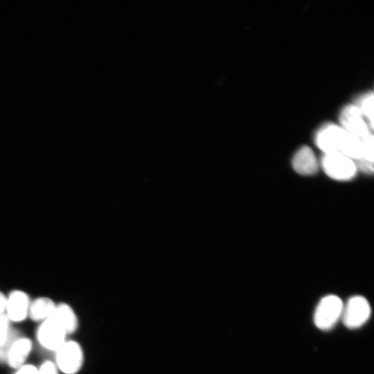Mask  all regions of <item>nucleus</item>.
<instances>
[{
    "mask_svg": "<svg viewBox=\"0 0 374 374\" xmlns=\"http://www.w3.org/2000/svg\"><path fill=\"white\" fill-rule=\"evenodd\" d=\"M38 374H58V371L55 364L46 361L38 369Z\"/></svg>",
    "mask_w": 374,
    "mask_h": 374,
    "instance_id": "nucleus-16",
    "label": "nucleus"
},
{
    "mask_svg": "<svg viewBox=\"0 0 374 374\" xmlns=\"http://www.w3.org/2000/svg\"><path fill=\"white\" fill-rule=\"evenodd\" d=\"M371 308L369 302L362 296H354L344 305L342 318L345 325L351 330L364 325L369 319Z\"/></svg>",
    "mask_w": 374,
    "mask_h": 374,
    "instance_id": "nucleus-3",
    "label": "nucleus"
},
{
    "mask_svg": "<svg viewBox=\"0 0 374 374\" xmlns=\"http://www.w3.org/2000/svg\"><path fill=\"white\" fill-rule=\"evenodd\" d=\"M340 119L341 127L360 139L371 134L369 126L356 105H349L345 107L341 112Z\"/></svg>",
    "mask_w": 374,
    "mask_h": 374,
    "instance_id": "nucleus-7",
    "label": "nucleus"
},
{
    "mask_svg": "<svg viewBox=\"0 0 374 374\" xmlns=\"http://www.w3.org/2000/svg\"><path fill=\"white\" fill-rule=\"evenodd\" d=\"M67 335L62 325L53 317L44 320L38 330L40 343L51 351H57L66 342Z\"/></svg>",
    "mask_w": 374,
    "mask_h": 374,
    "instance_id": "nucleus-5",
    "label": "nucleus"
},
{
    "mask_svg": "<svg viewBox=\"0 0 374 374\" xmlns=\"http://www.w3.org/2000/svg\"><path fill=\"white\" fill-rule=\"evenodd\" d=\"M347 132L341 126L330 124L317 132L315 142L325 154L340 153Z\"/></svg>",
    "mask_w": 374,
    "mask_h": 374,
    "instance_id": "nucleus-4",
    "label": "nucleus"
},
{
    "mask_svg": "<svg viewBox=\"0 0 374 374\" xmlns=\"http://www.w3.org/2000/svg\"><path fill=\"white\" fill-rule=\"evenodd\" d=\"M56 306L49 298H38L30 304L28 315L35 322L44 321L52 316Z\"/></svg>",
    "mask_w": 374,
    "mask_h": 374,
    "instance_id": "nucleus-12",
    "label": "nucleus"
},
{
    "mask_svg": "<svg viewBox=\"0 0 374 374\" xmlns=\"http://www.w3.org/2000/svg\"><path fill=\"white\" fill-rule=\"evenodd\" d=\"M51 317L55 318L66 330L67 334L75 333L78 328V319L73 309L66 304L57 305Z\"/></svg>",
    "mask_w": 374,
    "mask_h": 374,
    "instance_id": "nucleus-11",
    "label": "nucleus"
},
{
    "mask_svg": "<svg viewBox=\"0 0 374 374\" xmlns=\"http://www.w3.org/2000/svg\"><path fill=\"white\" fill-rule=\"evenodd\" d=\"M32 348L31 341L28 338H20L12 345L7 362L14 369H19L24 365Z\"/></svg>",
    "mask_w": 374,
    "mask_h": 374,
    "instance_id": "nucleus-10",
    "label": "nucleus"
},
{
    "mask_svg": "<svg viewBox=\"0 0 374 374\" xmlns=\"http://www.w3.org/2000/svg\"><path fill=\"white\" fill-rule=\"evenodd\" d=\"M30 306L28 295L21 291H14L8 298L7 316L13 322H22L28 316Z\"/></svg>",
    "mask_w": 374,
    "mask_h": 374,
    "instance_id": "nucleus-8",
    "label": "nucleus"
},
{
    "mask_svg": "<svg viewBox=\"0 0 374 374\" xmlns=\"http://www.w3.org/2000/svg\"><path fill=\"white\" fill-rule=\"evenodd\" d=\"M322 167L328 176L338 181H350L358 172L354 160L338 152L325 154Z\"/></svg>",
    "mask_w": 374,
    "mask_h": 374,
    "instance_id": "nucleus-2",
    "label": "nucleus"
},
{
    "mask_svg": "<svg viewBox=\"0 0 374 374\" xmlns=\"http://www.w3.org/2000/svg\"><path fill=\"white\" fill-rule=\"evenodd\" d=\"M362 141V158L373 163V145L374 139L372 134L369 135Z\"/></svg>",
    "mask_w": 374,
    "mask_h": 374,
    "instance_id": "nucleus-14",
    "label": "nucleus"
},
{
    "mask_svg": "<svg viewBox=\"0 0 374 374\" xmlns=\"http://www.w3.org/2000/svg\"><path fill=\"white\" fill-rule=\"evenodd\" d=\"M16 374H38V369L33 365H23Z\"/></svg>",
    "mask_w": 374,
    "mask_h": 374,
    "instance_id": "nucleus-17",
    "label": "nucleus"
},
{
    "mask_svg": "<svg viewBox=\"0 0 374 374\" xmlns=\"http://www.w3.org/2000/svg\"><path fill=\"white\" fill-rule=\"evenodd\" d=\"M57 352V362L62 371L66 374H76L79 371L83 362V353L77 343L66 342Z\"/></svg>",
    "mask_w": 374,
    "mask_h": 374,
    "instance_id": "nucleus-6",
    "label": "nucleus"
},
{
    "mask_svg": "<svg viewBox=\"0 0 374 374\" xmlns=\"http://www.w3.org/2000/svg\"><path fill=\"white\" fill-rule=\"evenodd\" d=\"M356 167L358 170H360L361 172L367 174H371L373 172V163L367 161V160H365L364 159H360L356 161Z\"/></svg>",
    "mask_w": 374,
    "mask_h": 374,
    "instance_id": "nucleus-15",
    "label": "nucleus"
},
{
    "mask_svg": "<svg viewBox=\"0 0 374 374\" xmlns=\"http://www.w3.org/2000/svg\"><path fill=\"white\" fill-rule=\"evenodd\" d=\"M8 298L4 293L0 292V315L5 314L7 310Z\"/></svg>",
    "mask_w": 374,
    "mask_h": 374,
    "instance_id": "nucleus-18",
    "label": "nucleus"
},
{
    "mask_svg": "<svg viewBox=\"0 0 374 374\" xmlns=\"http://www.w3.org/2000/svg\"><path fill=\"white\" fill-rule=\"evenodd\" d=\"M373 94L370 92L362 96L356 105L371 129H373Z\"/></svg>",
    "mask_w": 374,
    "mask_h": 374,
    "instance_id": "nucleus-13",
    "label": "nucleus"
},
{
    "mask_svg": "<svg viewBox=\"0 0 374 374\" xmlns=\"http://www.w3.org/2000/svg\"><path fill=\"white\" fill-rule=\"evenodd\" d=\"M292 163L295 171L302 176H312L318 171L317 157L308 146L302 147L295 153Z\"/></svg>",
    "mask_w": 374,
    "mask_h": 374,
    "instance_id": "nucleus-9",
    "label": "nucleus"
},
{
    "mask_svg": "<svg viewBox=\"0 0 374 374\" xmlns=\"http://www.w3.org/2000/svg\"><path fill=\"white\" fill-rule=\"evenodd\" d=\"M344 304L336 295H328L318 304L314 314L315 326L323 331L334 328L342 317Z\"/></svg>",
    "mask_w": 374,
    "mask_h": 374,
    "instance_id": "nucleus-1",
    "label": "nucleus"
}]
</instances>
